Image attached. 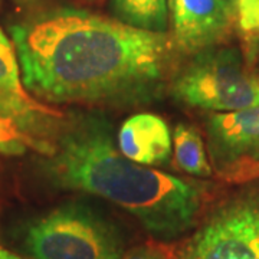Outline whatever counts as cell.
I'll list each match as a JSON object with an SVG mask.
<instances>
[{"label": "cell", "mask_w": 259, "mask_h": 259, "mask_svg": "<svg viewBox=\"0 0 259 259\" xmlns=\"http://www.w3.org/2000/svg\"><path fill=\"white\" fill-rule=\"evenodd\" d=\"M22 81L48 104L141 105L160 98L179 68L170 33L56 9L10 26Z\"/></svg>", "instance_id": "6da1fadb"}, {"label": "cell", "mask_w": 259, "mask_h": 259, "mask_svg": "<svg viewBox=\"0 0 259 259\" xmlns=\"http://www.w3.org/2000/svg\"><path fill=\"white\" fill-rule=\"evenodd\" d=\"M52 143L54 153L42 167L58 187L111 202L158 241L177 239L200 222L212 185L130 160L101 117L83 114L64 120Z\"/></svg>", "instance_id": "7a4b0ae2"}, {"label": "cell", "mask_w": 259, "mask_h": 259, "mask_svg": "<svg viewBox=\"0 0 259 259\" xmlns=\"http://www.w3.org/2000/svg\"><path fill=\"white\" fill-rule=\"evenodd\" d=\"M168 91L190 108L241 111L259 105V69L238 48L213 47L179 65Z\"/></svg>", "instance_id": "3957f363"}, {"label": "cell", "mask_w": 259, "mask_h": 259, "mask_svg": "<svg viewBox=\"0 0 259 259\" xmlns=\"http://www.w3.org/2000/svg\"><path fill=\"white\" fill-rule=\"evenodd\" d=\"M23 246L33 259H121L125 253V239L115 223L79 202L30 221Z\"/></svg>", "instance_id": "277c9868"}, {"label": "cell", "mask_w": 259, "mask_h": 259, "mask_svg": "<svg viewBox=\"0 0 259 259\" xmlns=\"http://www.w3.org/2000/svg\"><path fill=\"white\" fill-rule=\"evenodd\" d=\"M176 259H259V187L214 206L177 246Z\"/></svg>", "instance_id": "5b68a950"}, {"label": "cell", "mask_w": 259, "mask_h": 259, "mask_svg": "<svg viewBox=\"0 0 259 259\" xmlns=\"http://www.w3.org/2000/svg\"><path fill=\"white\" fill-rule=\"evenodd\" d=\"M213 175L231 185L259 179V105L233 112H213L204 122Z\"/></svg>", "instance_id": "8992f818"}, {"label": "cell", "mask_w": 259, "mask_h": 259, "mask_svg": "<svg viewBox=\"0 0 259 259\" xmlns=\"http://www.w3.org/2000/svg\"><path fill=\"white\" fill-rule=\"evenodd\" d=\"M0 115L39 139H54L64 114L40 102L25 88L13 40L0 29Z\"/></svg>", "instance_id": "52a82bcc"}, {"label": "cell", "mask_w": 259, "mask_h": 259, "mask_svg": "<svg viewBox=\"0 0 259 259\" xmlns=\"http://www.w3.org/2000/svg\"><path fill=\"white\" fill-rule=\"evenodd\" d=\"M173 40L180 54L192 56L221 47L231 36L235 12L228 0H168Z\"/></svg>", "instance_id": "ba28073f"}, {"label": "cell", "mask_w": 259, "mask_h": 259, "mask_svg": "<svg viewBox=\"0 0 259 259\" xmlns=\"http://www.w3.org/2000/svg\"><path fill=\"white\" fill-rule=\"evenodd\" d=\"M171 133L167 122L156 114L131 115L118 130L117 144L130 160L144 166H163L171 154Z\"/></svg>", "instance_id": "9c48e42d"}, {"label": "cell", "mask_w": 259, "mask_h": 259, "mask_svg": "<svg viewBox=\"0 0 259 259\" xmlns=\"http://www.w3.org/2000/svg\"><path fill=\"white\" fill-rule=\"evenodd\" d=\"M173 164L190 177L207 179L213 175L200 131L180 122L173 131Z\"/></svg>", "instance_id": "30bf717a"}, {"label": "cell", "mask_w": 259, "mask_h": 259, "mask_svg": "<svg viewBox=\"0 0 259 259\" xmlns=\"http://www.w3.org/2000/svg\"><path fill=\"white\" fill-rule=\"evenodd\" d=\"M115 19L133 28L164 33L168 28V0H112Z\"/></svg>", "instance_id": "8fae6325"}, {"label": "cell", "mask_w": 259, "mask_h": 259, "mask_svg": "<svg viewBox=\"0 0 259 259\" xmlns=\"http://www.w3.org/2000/svg\"><path fill=\"white\" fill-rule=\"evenodd\" d=\"M28 150H33L47 157L54 153V143L39 139L22 128L18 122L0 115V154L22 156Z\"/></svg>", "instance_id": "7c38bea8"}, {"label": "cell", "mask_w": 259, "mask_h": 259, "mask_svg": "<svg viewBox=\"0 0 259 259\" xmlns=\"http://www.w3.org/2000/svg\"><path fill=\"white\" fill-rule=\"evenodd\" d=\"M235 26L238 28L245 45V56L248 61L259 54V0H235Z\"/></svg>", "instance_id": "4fadbf2b"}, {"label": "cell", "mask_w": 259, "mask_h": 259, "mask_svg": "<svg viewBox=\"0 0 259 259\" xmlns=\"http://www.w3.org/2000/svg\"><path fill=\"white\" fill-rule=\"evenodd\" d=\"M176 249L177 246L170 245L168 242L153 239L134 246L121 259H176Z\"/></svg>", "instance_id": "5bb4252c"}, {"label": "cell", "mask_w": 259, "mask_h": 259, "mask_svg": "<svg viewBox=\"0 0 259 259\" xmlns=\"http://www.w3.org/2000/svg\"><path fill=\"white\" fill-rule=\"evenodd\" d=\"M0 259H25L22 258V256H19L16 253H13V252H10V250L5 249V248H2L0 246Z\"/></svg>", "instance_id": "9a60e30c"}, {"label": "cell", "mask_w": 259, "mask_h": 259, "mask_svg": "<svg viewBox=\"0 0 259 259\" xmlns=\"http://www.w3.org/2000/svg\"><path fill=\"white\" fill-rule=\"evenodd\" d=\"M228 2H229V3H231L232 6H233V3H235V0H228Z\"/></svg>", "instance_id": "2e32d148"}, {"label": "cell", "mask_w": 259, "mask_h": 259, "mask_svg": "<svg viewBox=\"0 0 259 259\" xmlns=\"http://www.w3.org/2000/svg\"><path fill=\"white\" fill-rule=\"evenodd\" d=\"M0 5H2V0H0Z\"/></svg>", "instance_id": "e0dca14e"}]
</instances>
